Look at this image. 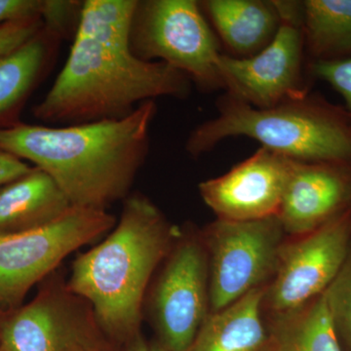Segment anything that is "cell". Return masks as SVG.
Wrapping results in <instances>:
<instances>
[{"label": "cell", "mask_w": 351, "mask_h": 351, "mask_svg": "<svg viewBox=\"0 0 351 351\" xmlns=\"http://www.w3.org/2000/svg\"><path fill=\"white\" fill-rule=\"evenodd\" d=\"M136 2L83 1L66 64L32 110L36 119L62 126L121 119L145 101L188 97V76L131 52L129 29Z\"/></svg>", "instance_id": "obj_1"}, {"label": "cell", "mask_w": 351, "mask_h": 351, "mask_svg": "<svg viewBox=\"0 0 351 351\" xmlns=\"http://www.w3.org/2000/svg\"><path fill=\"white\" fill-rule=\"evenodd\" d=\"M156 101L128 117L60 127L0 128V149L50 176L73 207L106 210L130 195L149 151Z\"/></svg>", "instance_id": "obj_2"}, {"label": "cell", "mask_w": 351, "mask_h": 351, "mask_svg": "<svg viewBox=\"0 0 351 351\" xmlns=\"http://www.w3.org/2000/svg\"><path fill=\"white\" fill-rule=\"evenodd\" d=\"M179 234L149 198L130 193L112 232L73 262L68 287L89 302L110 343L140 334L147 286Z\"/></svg>", "instance_id": "obj_3"}, {"label": "cell", "mask_w": 351, "mask_h": 351, "mask_svg": "<svg viewBox=\"0 0 351 351\" xmlns=\"http://www.w3.org/2000/svg\"><path fill=\"white\" fill-rule=\"evenodd\" d=\"M218 106V117L189 136L191 156L211 151L225 138L247 137L293 160L351 164V115L346 108L308 94L269 108L226 95Z\"/></svg>", "instance_id": "obj_4"}, {"label": "cell", "mask_w": 351, "mask_h": 351, "mask_svg": "<svg viewBox=\"0 0 351 351\" xmlns=\"http://www.w3.org/2000/svg\"><path fill=\"white\" fill-rule=\"evenodd\" d=\"M134 56L162 62L205 90L223 87L218 41L193 0H137L129 29Z\"/></svg>", "instance_id": "obj_5"}, {"label": "cell", "mask_w": 351, "mask_h": 351, "mask_svg": "<svg viewBox=\"0 0 351 351\" xmlns=\"http://www.w3.org/2000/svg\"><path fill=\"white\" fill-rule=\"evenodd\" d=\"M117 221L106 210L73 207L49 225L0 235V319L22 306L27 292L69 254L110 232Z\"/></svg>", "instance_id": "obj_6"}, {"label": "cell", "mask_w": 351, "mask_h": 351, "mask_svg": "<svg viewBox=\"0 0 351 351\" xmlns=\"http://www.w3.org/2000/svg\"><path fill=\"white\" fill-rule=\"evenodd\" d=\"M110 345L89 302L57 271L31 302L0 319V351H101Z\"/></svg>", "instance_id": "obj_7"}, {"label": "cell", "mask_w": 351, "mask_h": 351, "mask_svg": "<svg viewBox=\"0 0 351 351\" xmlns=\"http://www.w3.org/2000/svg\"><path fill=\"white\" fill-rule=\"evenodd\" d=\"M284 233L277 216L219 219L208 226L201 239L208 255L210 313L230 306L274 277Z\"/></svg>", "instance_id": "obj_8"}, {"label": "cell", "mask_w": 351, "mask_h": 351, "mask_svg": "<svg viewBox=\"0 0 351 351\" xmlns=\"http://www.w3.org/2000/svg\"><path fill=\"white\" fill-rule=\"evenodd\" d=\"M276 2L281 24L269 45L251 57L221 54L217 61L228 95L257 108H272L308 94L302 77L301 3Z\"/></svg>", "instance_id": "obj_9"}, {"label": "cell", "mask_w": 351, "mask_h": 351, "mask_svg": "<svg viewBox=\"0 0 351 351\" xmlns=\"http://www.w3.org/2000/svg\"><path fill=\"white\" fill-rule=\"evenodd\" d=\"M351 208L324 226L284 243L263 307L274 319L301 311L326 291L350 256Z\"/></svg>", "instance_id": "obj_10"}, {"label": "cell", "mask_w": 351, "mask_h": 351, "mask_svg": "<svg viewBox=\"0 0 351 351\" xmlns=\"http://www.w3.org/2000/svg\"><path fill=\"white\" fill-rule=\"evenodd\" d=\"M152 319L168 351H189L210 314L209 267L201 237H179L149 299Z\"/></svg>", "instance_id": "obj_11"}, {"label": "cell", "mask_w": 351, "mask_h": 351, "mask_svg": "<svg viewBox=\"0 0 351 351\" xmlns=\"http://www.w3.org/2000/svg\"><path fill=\"white\" fill-rule=\"evenodd\" d=\"M292 163L293 159L261 147L225 175L201 182V197L221 219L277 216Z\"/></svg>", "instance_id": "obj_12"}, {"label": "cell", "mask_w": 351, "mask_h": 351, "mask_svg": "<svg viewBox=\"0 0 351 351\" xmlns=\"http://www.w3.org/2000/svg\"><path fill=\"white\" fill-rule=\"evenodd\" d=\"M351 204V164L293 160L277 218L302 237L345 213Z\"/></svg>", "instance_id": "obj_13"}, {"label": "cell", "mask_w": 351, "mask_h": 351, "mask_svg": "<svg viewBox=\"0 0 351 351\" xmlns=\"http://www.w3.org/2000/svg\"><path fill=\"white\" fill-rule=\"evenodd\" d=\"M60 39L43 25L17 49L0 58V128L20 122L21 112L49 71Z\"/></svg>", "instance_id": "obj_14"}, {"label": "cell", "mask_w": 351, "mask_h": 351, "mask_svg": "<svg viewBox=\"0 0 351 351\" xmlns=\"http://www.w3.org/2000/svg\"><path fill=\"white\" fill-rule=\"evenodd\" d=\"M73 207L54 180L34 167L19 179L0 186V235L49 225Z\"/></svg>", "instance_id": "obj_15"}, {"label": "cell", "mask_w": 351, "mask_h": 351, "mask_svg": "<svg viewBox=\"0 0 351 351\" xmlns=\"http://www.w3.org/2000/svg\"><path fill=\"white\" fill-rule=\"evenodd\" d=\"M199 4L226 45L242 58L269 45L280 27L276 1L206 0Z\"/></svg>", "instance_id": "obj_16"}, {"label": "cell", "mask_w": 351, "mask_h": 351, "mask_svg": "<svg viewBox=\"0 0 351 351\" xmlns=\"http://www.w3.org/2000/svg\"><path fill=\"white\" fill-rule=\"evenodd\" d=\"M265 289H255L210 313L189 351H267L269 334L263 319Z\"/></svg>", "instance_id": "obj_17"}, {"label": "cell", "mask_w": 351, "mask_h": 351, "mask_svg": "<svg viewBox=\"0 0 351 351\" xmlns=\"http://www.w3.org/2000/svg\"><path fill=\"white\" fill-rule=\"evenodd\" d=\"M304 46L313 61L351 58V0L301 2Z\"/></svg>", "instance_id": "obj_18"}, {"label": "cell", "mask_w": 351, "mask_h": 351, "mask_svg": "<svg viewBox=\"0 0 351 351\" xmlns=\"http://www.w3.org/2000/svg\"><path fill=\"white\" fill-rule=\"evenodd\" d=\"M267 351H343L324 295L301 311L274 319Z\"/></svg>", "instance_id": "obj_19"}, {"label": "cell", "mask_w": 351, "mask_h": 351, "mask_svg": "<svg viewBox=\"0 0 351 351\" xmlns=\"http://www.w3.org/2000/svg\"><path fill=\"white\" fill-rule=\"evenodd\" d=\"M323 295L337 335L351 351V255Z\"/></svg>", "instance_id": "obj_20"}, {"label": "cell", "mask_w": 351, "mask_h": 351, "mask_svg": "<svg viewBox=\"0 0 351 351\" xmlns=\"http://www.w3.org/2000/svg\"><path fill=\"white\" fill-rule=\"evenodd\" d=\"M82 2L68 0H44L43 25L60 38L77 29Z\"/></svg>", "instance_id": "obj_21"}, {"label": "cell", "mask_w": 351, "mask_h": 351, "mask_svg": "<svg viewBox=\"0 0 351 351\" xmlns=\"http://www.w3.org/2000/svg\"><path fill=\"white\" fill-rule=\"evenodd\" d=\"M311 69L315 77L329 83L341 95L346 105L345 108L351 115V58L313 61Z\"/></svg>", "instance_id": "obj_22"}, {"label": "cell", "mask_w": 351, "mask_h": 351, "mask_svg": "<svg viewBox=\"0 0 351 351\" xmlns=\"http://www.w3.org/2000/svg\"><path fill=\"white\" fill-rule=\"evenodd\" d=\"M44 0H0V25L6 23L41 18Z\"/></svg>", "instance_id": "obj_23"}, {"label": "cell", "mask_w": 351, "mask_h": 351, "mask_svg": "<svg viewBox=\"0 0 351 351\" xmlns=\"http://www.w3.org/2000/svg\"><path fill=\"white\" fill-rule=\"evenodd\" d=\"M32 168L19 157L0 149V186L19 179L31 172Z\"/></svg>", "instance_id": "obj_24"}, {"label": "cell", "mask_w": 351, "mask_h": 351, "mask_svg": "<svg viewBox=\"0 0 351 351\" xmlns=\"http://www.w3.org/2000/svg\"><path fill=\"white\" fill-rule=\"evenodd\" d=\"M17 46V39L6 27H0V58L12 52Z\"/></svg>", "instance_id": "obj_25"}, {"label": "cell", "mask_w": 351, "mask_h": 351, "mask_svg": "<svg viewBox=\"0 0 351 351\" xmlns=\"http://www.w3.org/2000/svg\"><path fill=\"white\" fill-rule=\"evenodd\" d=\"M125 351H149V346L145 343L142 335H137L132 341L125 345Z\"/></svg>", "instance_id": "obj_26"}, {"label": "cell", "mask_w": 351, "mask_h": 351, "mask_svg": "<svg viewBox=\"0 0 351 351\" xmlns=\"http://www.w3.org/2000/svg\"><path fill=\"white\" fill-rule=\"evenodd\" d=\"M149 351H168L165 348H163L160 343H154L149 346Z\"/></svg>", "instance_id": "obj_27"}, {"label": "cell", "mask_w": 351, "mask_h": 351, "mask_svg": "<svg viewBox=\"0 0 351 351\" xmlns=\"http://www.w3.org/2000/svg\"><path fill=\"white\" fill-rule=\"evenodd\" d=\"M101 351H112V350H110V348H108V350H101Z\"/></svg>", "instance_id": "obj_28"}]
</instances>
